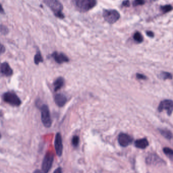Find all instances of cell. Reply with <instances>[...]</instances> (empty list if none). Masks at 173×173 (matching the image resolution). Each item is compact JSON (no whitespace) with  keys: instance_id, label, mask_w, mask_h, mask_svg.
Here are the masks:
<instances>
[{"instance_id":"cell-20","label":"cell","mask_w":173,"mask_h":173,"mask_svg":"<svg viewBox=\"0 0 173 173\" xmlns=\"http://www.w3.org/2000/svg\"><path fill=\"white\" fill-rule=\"evenodd\" d=\"M161 9L163 13H166L173 10V7L171 5H167L165 6H161Z\"/></svg>"},{"instance_id":"cell-21","label":"cell","mask_w":173,"mask_h":173,"mask_svg":"<svg viewBox=\"0 0 173 173\" xmlns=\"http://www.w3.org/2000/svg\"><path fill=\"white\" fill-rule=\"evenodd\" d=\"M163 151L164 153L169 157L173 156V150L169 147H164L163 148Z\"/></svg>"},{"instance_id":"cell-11","label":"cell","mask_w":173,"mask_h":173,"mask_svg":"<svg viewBox=\"0 0 173 173\" xmlns=\"http://www.w3.org/2000/svg\"><path fill=\"white\" fill-rule=\"evenodd\" d=\"M0 73L3 76L10 77L13 74V72L7 62H3L0 65Z\"/></svg>"},{"instance_id":"cell-4","label":"cell","mask_w":173,"mask_h":173,"mask_svg":"<svg viewBox=\"0 0 173 173\" xmlns=\"http://www.w3.org/2000/svg\"><path fill=\"white\" fill-rule=\"evenodd\" d=\"M103 17L104 20L110 24L117 22L120 18V14L117 10L114 9L104 10Z\"/></svg>"},{"instance_id":"cell-28","label":"cell","mask_w":173,"mask_h":173,"mask_svg":"<svg viewBox=\"0 0 173 173\" xmlns=\"http://www.w3.org/2000/svg\"><path fill=\"white\" fill-rule=\"evenodd\" d=\"M146 34L148 37H150V38H153L154 36V33H153V32H151V31H147L146 32Z\"/></svg>"},{"instance_id":"cell-6","label":"cell","mask_w":173,"mask_h":173,"mask_svg":"<svg viewBox=\"0 0 173 173\" xmlns=\"http://www.w3.org/2000/svg\"><path fill=\"white\" fill-rule=\"evenodd\" d=\"M54 153L51 151H48L44 156L42 165V171L44 173H48L52 167L54 161Z\"/></svg>"},{"instance_id":"cell-1","label":"cell","mask_w":173,"mask_h":173,"mask_svg":"<svg viewBox=\"0 0 173 173\" xmlns=\"http://www.w3.org/2000/svg\"><path fill=\"white\" fill-rule=\"evenodd\" d=\"M44 2L52 10L56 17L60 19L64 18V15L62 12L63 7L58 0H44Z\"/></svg>"},{"instance_id":"cell-19","label":"cell","mask_w":173,"mask_h":173,"mask_svg":"<svg viewBox=\"0 0 173 173\" xmlns=\"http://www.w3.org/2000/svg\"><path fill=\"white\" fill-rule=\"evenodd\" d=\"M43 61V57H42V55H41V52L39 51L36 53L35 56H34V63H35L36 64L38 65L40 63L42 62Z\"/></svg>"},{"instance_id":"cell-32","label":"cell","mask_w":173,"mask_h":173,"mask_svg":"<svg viewBox=\"0 0 173 173\" xmlns=\"http://www.w3.org/2000/svg\"><path fill=\"white\" fill-rule=\"evenodd\" d=\"M1 134L0 133V139H1Z\"/></svg>"},{"instance_id":"cell-2","label":"cell","mask_w":173,"mask_h":173,"mask_svg":"<svg viewBox=\"0 0 173 173\" xmlns=\"http://www.w3.org/2000/svg\"><path fill=\"white\" fill-rule=\"evenodd\" d=\"M96 0H74L76 9L81 12H86L96 5Z\"/></svg>"},{"instance_id":"cell-31","label":"cell","mask_w":173,"mask_h":173,"mask_svg":"<svg viewBox=\"0 0 173 173\" xmlns=\"http://www.w3.org/2000/svg\"><path fill=\"white\" fill-rule=\"evenodd\" d=\"M33 173H43L41 171L39 170H36L34 171Z\"/></svg>"},{"instance_id":"cell-12","label":"cell","mask_w":173,"mask_h":173,"mask_svg":"<svg viewBox=\"0 0 173 173\" xmlns=\"http://www.w3.org/2000/svg\"><path fill=\"white\" fill-rule=\"evenodd\" d=\"M52 57L58 63L61 64L64 62L69 61V59L68 56L62 53L54 52L52 54Z\"/></svg>"},{"instance_id":"cell-14","label":"cell","mask_w":173,"mask_h":173,"mask_svg":"<svg viewBox=\"0 0 173 173\" xmlns=\"http://www.w3.org/2000/svg\"><path fill=\"white\" fill-rule=\"evenodd\" d=\"M149 145V142L146 138H142L136 140L135 146L140 149H145Z\"/></svg>"},{"instance_id":"cell-9","label":"cell","mask_w":173,"mask_h":173,"mask_svg":"<svg viewBox=\"0 0 173 173\" xmlns=\"http://www.w3.org/2000/svg\"><path fill=\"white\" fill-rule=\"evenodd\" d=\"M146 162L148 165H156L159 163H164V161L156 154L149 153L146 158Z\"/></svg>"},{"instance_id":"cell-3","label":"cell","mask_w":173,"mask_h":173,"mask_svg":"<svg viewBox=\"0 0 173 173\" xmlns=\"http://www.w3.org/2000/svg\"><path fill=\"white\" fill-rule=\"evenodd\" d=\"M4 101L13 106H19L21 104V101L16 94L12 92H7L3 95Z\"/></svg>"},{"instance_id":"cell-15","label":"cell","mask_w":173,"mask_h":173,"mask_svg":"<svg viewBox=\"0 0 173 173\" xmlns=\"http://www.w3.org/2000/svg\"><path fill=\"white\" fill-rule=\"evenodd\" d=\"M64 84V80L63 78L61 77L57 78L53 84L55 91H57L58 90L60 89L63 86Z\"/></svg>"},{"instance_id":"cell-27","label":"cell","mask_w":173,"mask_h":173,"mask_svg":"<svg viewBox=\"0 0 173 173\" xmlns=\"http://www.w3.org/2000/svg\"><path fill=\"white\" fill-rule=\"evenodd\" d=\"M5 47H4V45L0 44V54L4 53V52H5Z\"/></svg>"},{"instance_id":"cell-23","label":"cell","mask_w":173,"mask_h":173,"mask_svg":"<svg viewBox=\"0 0 173 173\" xmlns=\"http://www.w3.org/2000/svg\"><path fill=\"white\" fill-rule=\"evenodd\" d=\"M8 32H9L8 28L6 26H5L4 25H0V32L3 34L6 35L8 34Z\"/></svg>"},{"instance_id":"cell-24","label":"cell","mask_w":173,"mask_h":173,"mask_svg":"<svg viewBox=\"0 0 173 173\" xmlns=\"http://www.w3.org/2000/svg\"><path fill=\"white\" fill-rule=\"evenodd\" d=\"M144 4H145L144 0H134V1L133 3V5L134 7H136V6L143 5Z\"/></svg>"},{"instance_id":"cell-8","label":"cell","mask_w":173,"mask_h":173,"mask_svg":"<svg viewBox=\"0 0 173 173\" xmlns=\"http://www.w3.org/2000/svg\"><path fill=\"white\" fill-rule=\"evenodd\" d=\"M133 140V138L127 134L121 133L119 134L118 136V141L119 145L122 147H127L129 146L132 143Z\"/></svg>"},{"instance_id":"cell-16","label":"cell","mask_w":173,"mask_h":173,"mask_svg":"<svg viewBox=\"0 0 173 173\" xmlns=\"http://www.w3.org/2000/svg\"><path fill=\"white\" fill-rule=\"evenodd\" d=\"M159 132L161 135L168 140H171L173 138V134L171 132L167 129L159 130Z\"/></svg>"},{"instance_id":"cell-17","label":"cell","mask_w":173,"mask_h":173,"mask_svg":"<svg viewBox=\"0 0 173 173\" xmlns=\"http://www.w3.org/2000/svg\"><path fill=\"white\" fill-rule=\"evenodd\" d=\"M159 78L163 80H172L173 79V75L168 72H162L160 73Z\"/></svg>"},{"instance_id":"cell-30","label":"cell","mask_w":173,"mask_h":173,"mask_svg":"<svg viewBox=\"0 0 173 173\" xmlns=\"http://www.w3.org/2000/svg\"><path fill=\"white\" fill-rule=\"evenodd\" d=\"M4 10L1 4H0V14H4Z\"/></svg>"},{"instance_id":"cell-5","label":"cell","mask_w":173,"mask_h":173,"mask_svg":"<svg viewBox=\"0 0 173 173\" xmlns=\"http://www.w3.org/2000/svg\"><path fill=\"white\" fill-rule=\"evenodd\" d=\"M41 114V120L43 125L46 128H50L52 125L50 110L48 106L43 104L40 108Z\"/></svg>"},{"instance_id":"cell-29","label":"cell","mask_w":173,"mask_h":173,"mask_svg":"<svg viewBox=\"0 0 173 173\" xmlns=\"http://www.w3.org/2000/svg\"><path fill=\"white\" fill-rule=\"evenodd\" d=\"M53 173H62V169L60 167L57 168Z\"/></svg>"},{"instance_id":"cell-13","label":"cell","mask_w":173,"mask_h":173,"mask_svg":"<svg viewBox=\"0 0 173 173\" xmlns=\"http://www.w3.org/2000/svg\"><path fill=\"white\" fill-rule=\"evenodd\" d=\"M54 101L57 105L59 107H62L65 104L67 99L65 95L62 94H58L55 96Z\"/></svg>"},{"instance_id":"cell-25","label":"cell","mask_w":173,"mask_h":173,"mask_svg":"<svg viewBox=\"0 0 173 173\" xmlns=\"http://www.w3.org/2000/svg\"><path fill=\"white\" fill-rule=\"evenodd\" d=\"M136 78L138 80H146L147 79V77L143 74L137 73L136 74Z\"/></svg>"},{"instance_id":"cell-18","label":"cell","mask_w":173,"mask_h":173,"mask_svg":"<svg viewBox=\"0 0 173 173\" xmlns=\"http://www.w3.org/2000/svg\"><path fill=\"white\" fill-rule=\"evenodd\" d=\"M134 40L138 43H141L143 41V37L139 32H136L133 36Z\"/></svg>"},{"instance_id":"cell-7","label":"cell","mask_w":173,"mask_h":173,"mask_svg":"<svg viewBox=\"0 0 173 173\" xmlns=\"http://www.w3.org/2000/svg\"><path fill=\"white\" fill-rule=\"evenodd\" d=\"M164 110H167L168 115H171L173 112V101L172 100L165 99L161 102L158 108V110L159 112H162Z\"/></svg>"},{"instance_id":"cell-33","label":"cell","mask_w":173,"mask_h":173,"mask_svg":"<svg viewBox=\"0 0 173 173\" xmlns=\"http://www.w3.org/2000/svg\"><path fill=\"white\" fill-rule=\"evenodd\" d=\"M153 1H156V0H153Z\"/></svg>"},{"instance_id":"cell-26","label":"cell","mask_w":173,"mask_h":173,"mask_svg":"<svg viewBox=\"0 0 173 173\" xmlns=\"http://www.w3.org/2000/svg\"><path fill=\"white\" fill-rule=\"evenodd\" d=\"M122 5L125 7H129L130 6V2L129 0H125L122 3Z\"/></svg>"},{"instance_id":"cell-10","label":"cell","mask_w":173,"mask_h":173,"mask_svg":"<svg viewBox=\"0 0 173 173\" xmlns=\"http://www.w3.org/2000/svg\"><path fill=\"white\" fill-rule=\"evenodd\" d=\"M54 145L57 155L59 156H61L63 152V144L61 135L59 133L56 134L54 142Z\"/></svg>"},{"instance_id":"cell-22","label":"cell","mask_w":173,"mask_h":173,"mask_svg":"<svg viewBox=\"0 0 173 173\" xmlns=\"http://www.w3.org/2000/svg\"><path fill=\"white\" fill-rule=\"evenodd\" d=\"M79 137L78 136H74L72 139V144L74 147H77L79 144Z\"/></svg>"}]
</instances>
